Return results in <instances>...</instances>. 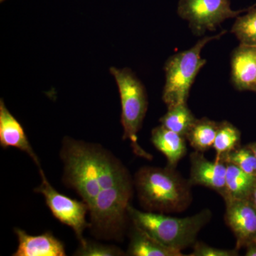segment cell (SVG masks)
Here are the masks:
<instances>
[{"label":"cell","instance_id":"obj_1","mask_svg":"<svg viewBox=\"0 0 256 256\" xmlns=\"http://www.w3.org/2000/svg\"><path fill=\"white\" fill-rule=\"evenodd\" d=\"M60 156L66 184L82 196L88 212L98 198L131 182L122 163L99 146L66 139Z\"/></svg>","mask_w":256,"mask_h":256},{"label":"cell","instance_id":"obj_2","mask_svg":"<svg viewBox=\"0 0 256 256\" xmlns=\"http://www.w3.org/2000/svg\"><path fill=\"white\" fill-rule=\"evenodd\" d=\"M140 201L148 212H180L192 202L191 185L174 168L146 166L136 176Z\"/></svg>","mask_w":256,"mask_h":256},{"label":"cell","instance_id":"obj_3","mask_svg":"<svg viewBox=\"0 0 256 256\" xmlns=\"http://www.w3.org/2000/svg\"><path fill=\"white\" fill-rule=\"evenodd\" d=\"M128 213L138 228L165 246L180 252L194 246L200 230L212 218L208 210L190 216L176 218L162 213L142 212L130 205Z\"/></svg>","mask_w":256,"mask_h":256},{"label":"cell","instance_id":"obj_4","mask_svg":"<svg viewBox=\"0 0 256 256\" xmlns=\"http://www.w3.org/2000/svg\"><path fill=\"white\" fill-rule=\"evenodd\" d=\"M226 33L223 31L215 36L202 38L194 46L168 58L164 66L166 80L162 94L168 108L186 102L192 84L206 64V60L202 57V50L207 44L218 40Z\"/></svg>","mask_w":256,"mask_h":256},{"label":"cell","instance_id":"obj_5","mask_svg":"<svg viewBox=\"0 0 256 256\" xmlns=\"http://www.w3.org/2000/svg\"><path fill=\"white\" fill-rule=\"evenodd\" d=\"M110 73L116 79L120 96L124 140L130 141L134 154L146 160L152 159V156L144 151L138 142V133L148 110L146 88L130 69L112 67Z\"/></svg>","mask_w":256,"mask_h":256},{"label":"cell","instance_id":"obj_6","mask_svg":"<svg viewBox=\"0 0 256 256\" xmlns=\"http://www.w3.org/2000/svg\"><path fill=\"white\" fill-rule=\"evenodd\" d=\"M246 10H234L229 0H180L178 12L180 18L188 22L192 32L201 36Z\"/></svg>","mask_w":256,"mask_h":256},{"label":"cell","instance_id":"obj_7","mask_svg":"<svg viewBox=\"0 0 256 256\" xmlns=\"http://www.w3.org/2000/svg\"><path fill=\"white\" fill-rule=\"evenodd\" d=\"M42 182L36 188L37 193L44 196L47 206L52 214L62 224L70 227L78 238L80 244L86 242L84 238V232L90 224L87 223L86 216L88 206L86 202H79L57 192L48 182L43 170H40Z\"/></svg>","mask_w":256,"mask_h":256},{"label":"cell","instance_id":"obj_8","mask_svg":"<svg viewBox=\"0 0 256 256\" xmlns=\"http://www.w3.org/2000/svg\"><path fill=\"white\" fill-rule=\"evenodd\" d=\"M225 222L236 239V247L246 248L256 242V206L250 200L227 198Z\"/></svg>","mask_w":256,"mask_h":256},{"label":"cell","instance_id":"obj_9","mask_svg":"<svg viewBox=\"0 0 256 256\" xmlns=\"http://www.w3.org/2000/svg\"><path fill=\"white\" fill-rule=\"evenodd\" d=\"M190 162V184L191 186L200 185L210 188L225 198L226 196V163L216 160L210 161L205 158L203 152L198 151L192 153Z\"/></svg>","mask_w":256,"mask_h":256},{"label":"cell","instance_id":"obj_10","mask_svg":"<svg viewBox=\"0 0 256 256\" xmlns=\"http://www.w3.org/2000/svg\"><path fill=\"white\" fill-rule=\"evenodd\" d=\"M230 67L234 87L256 92V46L240 44L232 53Z\"/></svg>","mask_w":256,"mask_h":256},{"label":"cell","instance_id":"obj_11","mask_svg":"<svg viewBox=\"0 0 256 256\" xmlns=\"http://www.w3.org/2000/svg\"><path fill=\"white\" fill-rule=\"evenodd\" d=\"M18 245L14 256H64L63 242L50 232L38 236L30 235L22 229L15 228Z\"/></svg>","mask_w":256,"mask_h":256},{"label":"cell","instance_id":"obj_12","mask_svg":"<svg viewBox=\"0 0 256 256\" xmlns=\"http://www.w3.org/2000/svg\"><path fill=\"white\" fill-rule=\"evenodd\" d=\"M0 144L4 148L12 146L24 152L36 163L38 170H42L40 160L28 142L24 130L8 110L3 100L0 101Z\"/></svg>","mask_w":256,"mask_h":256},{"label":"cell","instance_id":"obj_13","mask_svg":"<svg viewBox=\"0 0 256 256\" xmlns=\"http://www.w3.org/2000/svg\"><path fill=\"white\" fill-rule=\"evenodd\" d=\"M186 138L160 126L152 130L151 141L168 160V166L175 168L186 153Z\"/></svg>","mask_w":256,"mask_h":256},{"label":"cell","instance_id":"obj_14","mask_svg":"<svg viewBox=\"0 0 256 256\" xmlns=\"http://www.w3.org/2000/svg\"><path fill=\"white\" fill-rule=\"evenodd\" d=\"M128 255L132 256H182V252L160 244L134 225Z\"/></svg>","mask_w":256,"mask_h":256},{"label":"cell","instance_id":"obj_15","mask_svg":"<svg viewBox=\"0 0 256 256\" xmlns=\"http://www.w3.org/2000/svg\"><path fill=\"white\" fill-rule=\"evenodd\" d=\"M256 182V176L247 174L236 165L226 163V196L224 200H250Z\"/></svg>","mask_w":256,"mask_h":256},{"label":"cell","instance_id":"obj_16","mask_svg":"<svg viewBox=\"0 0 256 256\" xmlns=\"http://www.w3.org/2000/svg\"><path fill=\"white\" fill-rule=\"evenodd\" d=\"M218 124L206 118L196 119L185 138L195 151L210 150L213 148Z\"/></svg>","mask_w":256,"mask_h":256},{"label":"cell","instance_id":"obj_17","mask_svg":"<svg viewBox=\"0 0 256 256\" xmlns=\"http://www.w3.org/2000/svg\"><path fill=\"white\" fill-rule=\"evenodd\" d=\"M196 119L184 102L168 107V112L160 119V122L170 130L186 138Z\"/></svg>","mask_w":256,"mask_h":256},{"label":"cell","instance_id":"obj_18","mask_svg":"<svg viewBox=\"0 0 256 256\" xmlns=\"http://www.w3.org/2000/svg\"><path fill=\"white\" fill-rule=\"evenodd\" d=\"M242 133L228 121L218 124L213 148L216 151V160L223 161L226 156L240 146Z\"/></svg>","mask_w":256,"mask_h":256},{"label":"cell","instance_id":"obj_19","mask_svg":"<svg viewBox=\"0 0 256 256\" xmlns=\"http://www.w3.org/2000/svg\"><path fill=\"white\" fill-rule=\"evenodd\" d=\"M232 32L242 44L256 46V4L248 8L245 14L237 16Z\"/></svg>","mask_w":256,"mask_h":256},{"label":"cell","instance_id":"obj_20","mask_svg":"<svg viewBox=\"0 0 256 256\" xmlns=\"http://www.w3.org/2000/svg\"><path fill=\"white\" fill-rule=\"evenodd\" d=\"M224 162L236 165L247 174L256 176V156L248 146H239L229 153Z\"/></svg>","mask_w":256,"mask_h":256},{"label":"cell","instance_id":"obj_21","mask_svg":"<svg viewBox=\"0 0 256 256\" xmlns=\"http://www.w3.org/2000/svg\"><path fill=\"white\" fill-rule=\"evenodd\" d=\"M76 256H114L124 255L118 248L104 245L98 242H86L80 244V247L75 252Z\"/></svg>","mask_w":256,"mask_h":256},{"label":"cell","instance_id":"obj_22","mask_svg":"<svg viewBox=\"0 0 256 256\" xmlns=\"http://www.w3.org/2000/svg\"><path fill=\"white\" fill-rule=\"evenodd\" d=\"M190 256H238L237 248L233 250L218 248L210 246L202 242H196L194 244L193 252Z\"/></svg>","mask_w":256,"mask_h":256},{"label":"cell","instance_id":"obj_23","mask_svg":"<svg viewBox=\"0 0 256 256\" xmlns=\"http://www.w3.org/2000/svg\"><path fill=\"white\" fill-rule=\"evenodd\" d=\"M246 248V256H256V242L248 244Z\"/></svg>","mask_w":256,"mask_h":256},{"label":"cell","instance_id":"obj_24","mask_svg":"<svg viewBox=\"0 0 256 256\" xmlns=\"http://www.w3.org/2000/svg\"><path fill=\"white\" fill-rule=\"evenodd\" d=\"M250 200H252V203H254L256 206V182L255 186H254V190H252Z\"/></svg>","mask_w":256,"mask_h":256},{"label":"cell","instance_id":"obj_25","mask_svg":"<svg viewBox=\"0 0 256 256\" xmlns=\"http://www.w3.org/2000/svg\"><path fill=\"white\" fill-rule=\"evenodd\" d=\"M247 146L252 150L256 156V142L250 143V144H247Z\"/></svg>","mask_w":256,"mask_h":256},{"label":"cell","instance_id":"obj_26","mask_svg":"<svg viewBox=\"0 0 256 256\" xmlns=\"http://www.w3.org/2000/svg\"><path fill=\"white\" fill-rule=\"evenodd\" d=\"M4 1V0H1V2Z\"/></svg>","mask_w":256,"mask_h":256}]
</instances>
